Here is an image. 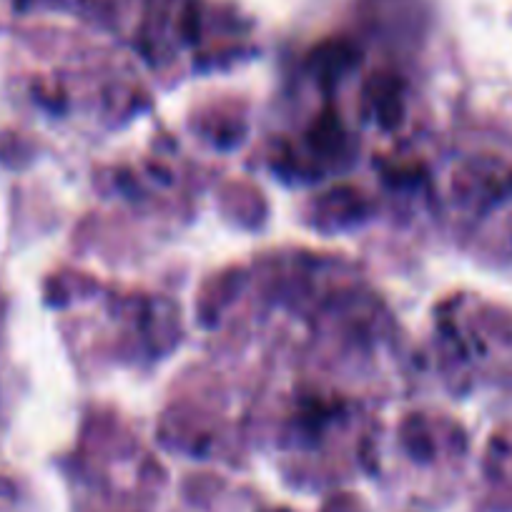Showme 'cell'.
Instances as JSON below:
<instances>
[{"label":"cell","instance_id":"obj_1","mask_svg":"<svg viewBox=\"0 0 512 512\" xmlns=\"http://www.w3.org/2000/svg\"><path fill=\"white\" fill-rule=\"evenodd\" d=\"M0 512H11V507L6 505V497L0 495Z\"/></svg>","mask_w":512,"mask_h":512}]
</instances>
